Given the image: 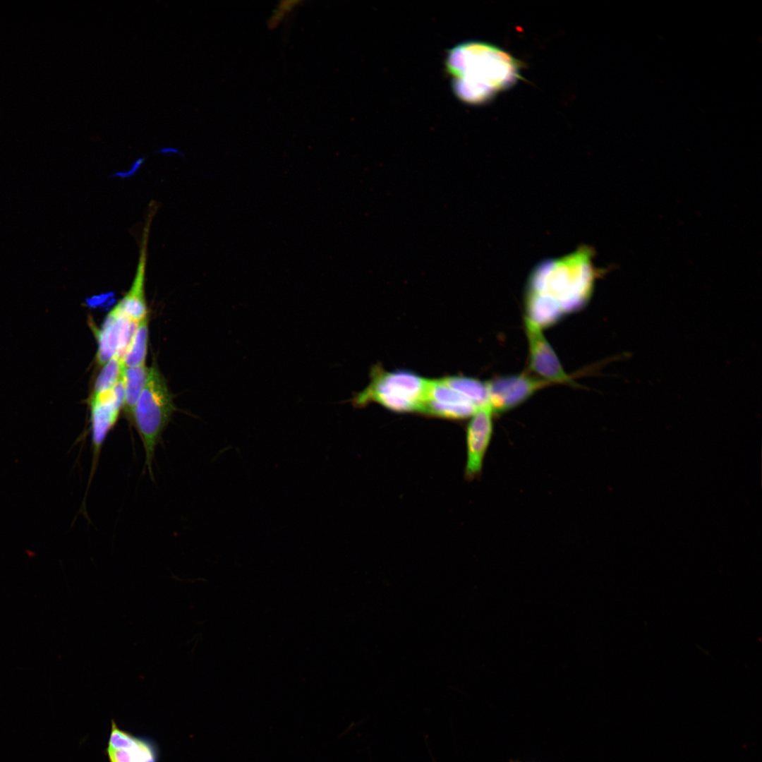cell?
Returning <instances> with one entry per match:
<instances>
[{"label": "cell", "instance_id": "10", "mask_svg": "<svg viewBox=\"0 0 762 762\" xmlns=\"http://www.w3.org/2000/svg\"><path fill=\"white\" fill-rule=\"evenodd\" d=\"M493 414L488 404L480 407L471 416L466 434L465 475L468 478L476 477L481 471L483 459L492 435Z\"/></svg>", "mask_w": 762, "mask_h": 762}, {"label": "cell", "instance_id": "1", "mask_svg": "<svg viewBox=\"0 0 762 762\" xmlns=\"http://www.w3.org/2000/svg\"><path fill=\"white\" fill-rule=\"evenodd\" d=\"M593 255L592 248L581 246L569 254L538 262L526 281L524 318L543 329L583 308L599 274Z\"/></svg>", "mask_w": 762, "mask_h": 762}, {"label": "cell", "instance_id": "13", "mask_svg": "<svg viewBox=\"0 0 762 762\" xmlns=\"http://www.w3.org/2000/svg\"><path fill=\"white\" fill-rule=\"evenodd\" d=\"M149 373L150 368L145 365L124 367L122 375L124 389L123 407L126 416L131 420L135 404L145 385Z\"/></svg>", "mask_w": 762, "mask_h": 762}, {"label": "cell", "instance_id": "17", "mask_svg": "<svg viewBox=\"0 0 762 762\" xmlns=\"http://www.w3.org/2000/svg\"><path fill=\"white\" fill-rule=\"evenodd\" d=\"M509 762H534V761H523L519 759H509Z\"/></svg>", "mask_w": 762, "mask_h": 762}, {"label": "cell", "instance_id": "6", "mask_svg": "<svg viewBox=\"0 0 762 762\" xmlns=\"http://www.w3.org/2000/svg\"><path fill=\"white\" fill-rule=\"evenodd\" d=\"M486 383L489 405L494 413H502L518 406L537 391L551 384L525 373L497 377Z\"/></svg>", "mask_w": 762, "mask_h": 762}, {"label": "cell", "instance_id": "5", "mask_svg": "<svg viewBox=\"0 0 762 762\" xmlns=\"http://www.w3.org/2000/svg\"><path fill=\"white\" fill-rule=\"evenodd\" d=\"M123 401L122 378L110 389L91 397L90 406L92 460L90 481L97 469L103 445L118 421Z\"/></svg>", "mask_w": 762, "mask_h": 762}, {"label": "cell", "instance_id": "14", "mask_svg": "<svg viewBox=\"0 0 762 762\" xmlns=\"http://www.w3.org/2000/svg\"><path fill=\"white\" fill-rule=\"evenodd\" d=\"M442 380L447 385L466 396L478 407L489 404L486 382L465 376H450Z\"/></svg>", "mask_w": 762, "mask_h": 762}, {"label": "cell", "instance_id": "2", "mask_svg": "<svg viewBox=\"0 0 762 762\" xmlns=\"http://www.w3.org/2000/svg\"><path fill=\"white\" fill-rule=\"evenodd\" d=\"M447 72L452 78L455 95L462 102L480 104L521 78V63L508 52L490 43L468 41L448 51Z\"/></svg>", "mask_w": 762, "mask_h": 762}, {"label": "cell", "instance_id": "8", "mask_svg": "<svg viewBox=\"0 0 762 762\" xmlns=\"http://www.w3.org/2000/svg\"><path fill=\"white\" fill-rule=\"evenodd\" d=\"M479 409L466 396L447 385L441 378L429 380L421 413L458 420L472 416Z\"/></svg>", "mask_w": 762, "mask_h": 762}, {"label": "cell", "instance_id": "7", "mask_svg": "<svg viewBox=\"0 0 762 762\" xmlns=\"http://www.w3.org/2000/svg\"><path fill=\"white\" fill-rule=\"evenodd\" d=\"M524 329L528 346V369L535 376L551 384L573 383L557 354L547 340L543 329L524 318Z\"/></svg>", "mask_w": 762, "mask_h": 762}, {"label": "cell", "instance_id": "4", "mask_svg": "<svg viewBox=\"0 0 762 762\" xmlns=\"http://www.w3.org/2000/svg\"><path fill=\"white\" fill-rule=\"evenodd\" d=\"M174 410L165 380L157 368L152 365L132 417L143 442L145 466L151 476L155 449Z\"/></svg>", "mask_w": 762, "mask_h": 762}, {"label": "cell", "instance_id": "3", "mask_svg": "<svg viewBox=\"0 0 762 762\" xmlns=\"http://www.w3.org/2000/svg\"><path fill=\"white\" fill-rule=\"evenodd\" d=\"M429 380L408 370L389 372L375 366L368 387L352 399L355 406L376 402L398 413L421 412Z\"/></svg>", "mask_w": 762, "mask_h": 762}, {"label": "cell", "instance_id": "16", "mask_svg": "<svg viewBox=\"0 0 762 762\" xmlns=\"http://www.w3.org/2000/svg\"><path fill=\"white\" fill-rule=\"evenodd\" d=\"M123 358L113 356L102 368L94 387L92 395H97L112 388L122 378L124 369Z\"/></svg>", "mask_w": 762, "mask_h": 762}, {"label": "cell", "instance_id": "15", "mask_svg": "<svg viewBox=\"0 0 762 762\" xmlns=\"http://www.w3.org/2000/svg\"><path fill=\"white\" fill-rule=\"evenodd\" d=\"M148 340L147 317L138 322L129 346L123 357L125 367L145 365Z\"/></svg>", "mask_w": 762, "mask_h": 762}, {"label": "cell", "instance_id": "11", "mask_svg": "<svg viewBox=\"0 0 762 762\" xmlns=\"http://www.w3.org/2000/svg\"><path fill=\"white\" fill-rule=\"evenodd\" d=\"M107 754L110 762H157L152 744L119 729L112 722Z\"/></svg>", "mask_w": 762, "mask_h": 762}, {"label": "cell", "instance_id": "9", "mask_svg": "<svg viewBox=\"0 0 762 762\" xmlns=\"http://www.w3.org/2000/svg\"><path fill=\"white\" fill-rule=\"evenodd\" d=\"M138 324L128 319L116 305L107 315L101 329L95 331L97 363L104 365L114 356L123 358Z\"/></svg>", "mask_w": 762, "mask_h": 762}, {"label": "cell", "instance_id": "12", "mask_svg": "<svg viewBox=\"0 0 762 762\" xmlns=\"http://www.w3.org/2000/svg\"><path fill=\"white\" fill-rule=\"evenodd\" d=\"M147 232L144 236L135 275L129 291L117 306L131 321L138 323L147 317L145 296V276Z\"/></svg>", "mask_w": 762, "mask_h": 762}]
</instances>
